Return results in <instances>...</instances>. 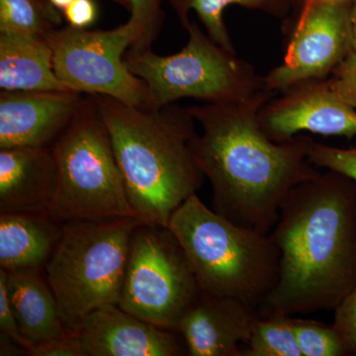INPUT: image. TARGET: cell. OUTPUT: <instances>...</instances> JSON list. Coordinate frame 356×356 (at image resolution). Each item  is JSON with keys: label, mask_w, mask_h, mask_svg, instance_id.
I'll use <instances>...</instances> for the list:
<instances>
[{"label": "cell", "mask_w": 356, "mask_h": 356, "mask_svg": "<svg viewBox=\"0 0 356 356\" xmlns=\"http://www.w3.org/2000/svg\"><path fill=\"white\" fill-rule=\"evenodd\" d=\"M262 130L275 142L310 132L351 140L356 136V109L336 95L327 79L296 84L268 100L259 111Z\"/></svg>", "instance_id": "8fae6325"}, {"label": "cell", "mask_w": 356, "mask_h": 356, "mask_svg": "<svg viewBox=\"0 0 356 356\" xmlns=\"http://www.w3.org/2000/svg\"><path fill=\"white\" fill-rule=\"evenodd\" d=\"M54 6L57 7L60 11H64L74 0H50Z\"/></svg>", "instance_id": "1f68e13d"}, {"label": "cell", "mask_w": 356, "mask_h": 356, "mask_svg": "<svg viewBox=\"0 0 356 356\" xmlns=\"http://www.w3.org/2000/svg\"><path fill=\"white\" fill-rule=\"evenodd\" d=\"M0 331L19 343L26 351L29 350L30 344L20 334L10 300H9L8 290H7V273L1 268H0Z\"/></svg>", "instance_id": "83f0119b"}, {"label": "cell", "mask_w": 356, "mask_h": 356, "mask_svg": "<svg viewBox=\"0 0 356 356\" xmlns=\"http://www.w3.org/2000/svg\"><path fill=\"white\" fill-rule=\"evenodd\" d=\"M257 316V309L241 300L201 289L177 332L187 355L242 356L240 346L247 341Z\"/></svg>", "instance_id": "5bb4252c"}, {"label": "cell", "mask_w": 356, "mask_h": 356, "mask_svg": "<svg viewBox=\"0 0 356 356\" xmlns=\"http://www.w3.org/2000/svg\"><path fill=\"white\" fill-rule=\"evenodd\" d=\"M44 37L53 51L56 74L70 90L146 107V83L131 72L125 60L126 53L137 41L130 21L110 30L62 26Z\"/></svg>", "instance_id": "9c48e42d"}, {"label": "cell", "mask_w": 356, "mask_h": 356, "mask_svg": "<svg viewBox=\"0 0 356 356\" xmlns=\"http://www.w3.org/2000/svg\"><path fill=\"white\" fill-rule=\"evenodd\" d=\"M185 30L188 42L175 55H156L152 49L126 53L129 69L146 83L145 108H161L184 98L204 103L243 102L267 89L264 76L215 43L197 23L191 21Z\"/></svg>", "instance_id": "52a82bcc"}, {"label": "cell", "mask_w": 356, "mask_h": 356, "mask_svg": "<svg viewBox=\"0 0 356 356\" xmlns=\"http://www.w3.org/2000/svg\"><path fill=\"white\" fill-rule=\"evenodd\" d=\"M269 236L280 252V277L257 313L334 310L356 287V182L327 170L296 185Z\"/></svg>", "instance_id": "7a4b0ae2"}, {"label": "cell", "mask_w": 356, "mask_h": 356, "mask_svg": "<svg viewBox=\"0 0 356 356\" xmlns=\"http://www.w3.org/2000/svg\"><path fill=\"white\" fill-rule=\"evenodd\" d=\"M0 88L70 90L56 74L53 51L46 37L7 32H0Z\"/></svg>", "instance_id": "e0dca14e"}, {"label": "cell", "mask_w": 356, "mask_h": 356, "mask_svg": "<svg viewBox=\"0 0 356 356\" xmlns=\"http://www.w3.org/2000/svg\"><path fill=\"white\" fill-rule=\"evenodd\" d=\"M0 343H1V346H0V355H22V353H27L24 348L18 350L17 346H20V344L14 341L11 337L2 334V332L1 337H0Z\"/></svg>", "instance_id": "f546056e"}, {"label": "cell", "mask_w": 356, "mask_h": 356, "mask_svg": "<svg viewBox=\"0 0 356 356\" xmlns=\"http://www.w3.org/2000/svg\"><path fill=\"white\" fill-rule=\"evenodd\" d=\"M7 290L20 334L30 344L29 350L34 344L65 336L70 331L41 270L7 273Z\"/></svg>", "instance_id": "ac0fdd59"}, {"label": "cell", "mask_w": 356, "mask_h": 356, "mask_svg": "<svg viewBox=\"0 0 356 356\" xmlns=\"http://www.w3.org/2000/svg\"><path fill=\"white\" fill-rule=\"evenodd\" d=\"M115 3L119 4V6H123L124 8L130 9V2L129 0H112Z\"/></svg>", "instance_id": "d6a6232c"}, {"label": "cell", "mask_w": 356, "mask_h": 356, "mask_svg": "<svg viewBox=\"0 0 356 356\" xmlns=\"http://www.w3.org/2000/svg\"><path fill=\"white\" fill-rule=\"evenodd\" d=\"M327 81L341 100L356 109V50L337 65Z\"/></svg>", "instance_id": "484cf974"}, {"label": "cell", "mask_w": 356, "mask_h": 356, "mask_svg": "<svg viewBox=\"0 0 356 356\" xmlns=\"http://www.w3.org/2000/svg\"><path fill=\"white\" fill-rule=\"evenodd\" d=\"M308 159L312 165L341 173L356 182V147L341 149L312 140Z\"/></svg>", "instance_id": "cb8c5ba5"}, {"label": "cell", "mask_w": 356, "mask_h": 356, "mask_svg": "<svg viewBox=\"0 0 356 356\" xmlns=\"http://www.w3.org/2000/svg\"><path fill=\"white\" fill-rule=\"evenodd\" d=\"M290 321L302 356L348 355L343 339L334 325L294 318Z\"/></svg>", "instance_id": "7402d4cb"}, {"label": "cell", "mask_w": 356, "mask_h": 356, "mask_svg": "<svg viewBox=\"0 0 356 356\" xmlns=\"http://www.w3.org/2000/svg\"><path fill=\"white\" fill-rule=\"evenodd\" d=\"M140 222L134 217L64 222L44 268L67 329H76L95 309L118 305L131 238Z\"/></svg>", "instance_id": "8992f818"}, {"label": "cell", "mask_w": 356, "mask_h": 356, "mask_svg": "<svg viewBox=\"0 0 356 356\" xmlns=\"http://www.w3.org/2000/svg\"><path fill=\"white\" fill-rule=\"evenodd\" d=\"M63 17L50 0H0V32L46 36L62 27Z\"/></svg>", "instance_id": "ffe728a7"}, {"label": "cell", "mask_w": 356, "mask_h": 356, "mask_svg": "<svg viewBox=\"0 0 356 356\" xmlns=\"http://www.w3.org/2000/svg\"><path fill=\"white\" fill-rule=\"evenodd\" d=\"M242 356H302L290 316L257 313Z\"/></svg>", "instance_id": "44dd1931"}, {"label": "cell", "mask_w": 356, "mask_h": 356, "mask_svg": "<svg viewBox=\"0 0 356 356\" xmlns=\"http://www.w3.org/2000/svg\"><path fill=\"white\" fill-rule=\"evenodd\" d=\"M55 188L51 147L0 149V213L49 214Z\"/></svg>", "instance_id": "9a60e30c"}, {"label": "cell", "mask_w": 356, "mask_h": 356, "mask_svg": "<svg viewBox=\"0 0 356 356\" xmlns=\"http://www.w3.org/2000/svg\"><path fill=\"white\" fill-rule=\"evenodd\" d=\"M108 130L131 207L136 218L168 227L175 210L203 185L192 153L195 119L187 107L130 106L92 95Z\"/></svg>", "instance_id": "3957f363"}, {"label": "cell", "mask_w": 356, "mask_h": 356, "mask_svg": "<svg viewBox=\"0 0 356 356\" xmlns=\"http://www.w3.org/2000/svg\"><path fill=\"white\" fill-rule=\"evenodd\" d=\"M273 96L264 89L243 102L187 107L202 129L191 149L212 185L213 209L266 235L290 191L320 175L308 159L312 138L275 142L262 130L259 111Z\"/></svg>", "instance_id": "6da1fadb"}, {"label": "cell", "mask_w": 356, "mask_h": 356, "mask_svg": "<svg viewBox=\"0 0 356 356\" xmlns=\"http://www.w3.org/2000/svg\"><path fill=\"white\" fill-rule=\"evenodd\" d=\"M86 356H181L184 337L128 313L119 305L95 309L77 325Z\"/></svg>", "instance_id": "7c38bea8"}, {"label": "cell", "mask_w": 356, "mask_h": 356, "mask_svg": "<svg viewBox=\"0 0 356 356\" xmlns=\"http://www.w3.org/2000/svg\"><path fill=\"white\" fill-rule=\"evenodd\" d=\"M168 228L188 257L201 289L259 309L280 277V252L270 236L240 226L193 194Z\"/></svg>", "instance_id": "277c9868"}, {"label": "cell", "mask_w": 356, "mask_h": 356, "mask_svg": "<svg viewBox=\"0 0 356 356\" xmlns=\"http://www.w3.org/2000/svg\"><path fill=\"white\" fill-rule=\"evenodd\" d=\"M84 96L74 90L0 91V149L53 146Z\"/></svg>", "instance_id": "4fadbf2b"}, {"label": "cell", "mask_w": 356, "mask_h": 356, "mask_svg": "<svg viewBox=\"0 0 356 356\" xmlns=\"http://www.w3.org/2000/svg\"><path fill=\"white\" fill-rule=\"evenodd\" d=\"M165 0H129L130 21L137 32V41L131 49L144 51L152 46L161 33L165 21Z\"/></svg>", "instance_id": "603a6c76"}, {"label": "cell", "mask_w": 356, "mask_h": 356, "mask_svg": "<svg viewBox=\"0 0 356 356\" xmlns=\"http://www.w3.org/2000/svg\"><path fill=\"white\" fill-rule=\"evenodd\" d=\"M327 1H339V0H327Z\"/></svg>", "instance_id": "836d02e7"}, {"label": "cell", "mask_w": 356, "mask_h": 356, "mask_svg": "<svg viewBox=\"0 0 356 356\" xmlns=\"http://www.w3.org/2000/svg\"><path fill=\"white\" fill-rule=\"evenodd\" d=\"M56 188L49 215L63 222L134 217L108 130L95 98L86 95L70 125L51 147Z\"/></svg>", "instance_id": "5b68a950"}, {"label": "cell", "mask_w": 356, "mask_h": 356, "mask_svg": "<svg viewBox=\"0 0 356 356\" xmlns=\"http://www.w3.org/2000/svg\"><path fill=\"white\" fill-rule=\"evenodd\" d=\"M31 356H86L81 341L74 330L65 336L34 344L27 351Z\"/></svg>", "instance_id": "4316f807"}, {"label": "cell", "mask_w": 356, "mask_h": 356, "mask_svg": "<svg viewBox=\"0 0 356 356\" xmlns=\"http://www.w3.org/2000/svg\"><path fill=\"white\" fill-rule=\"evenodd\" d=\"M332 325L343 339L348 355H356V287L334 309Z\"/></svg>", "instance_id": "d4e9b609"}, {"label": "cell", "mask_w": 356, "mask_h": 356, "mask_svg": "<svg viewBox=\"0 0 356 356\" xmlns=\"http://www.w3.org/2000/svg\"><path fill=\"white\" fill-rule=\"evenodd\" d=\"M63 13L72 27L88 29L97 20L98 7L95 0H74Z\"/></svg>", "instance_id": "f1b7e54d"}, {"label": "cell", "mask_w": 356, "mask_h": 356, "mask_svg": "<svg viewBox=\"0 0 356 356\" xmlns=\"http://www.w3.org/2000/svg\"><path fill=\"white\" fill-rule=\"evenodd\" d=\"M64 224L49 214L0 213V268L42 270L63 236Z\"/></svg>", "instance_id": "2e32d148"}, {"label": "cell", "mask_w": 356, "mask_h": 356, "mask_svg": "<svg viewBox=\"0 0 356 356\" xmlns=\"http://www.w3.org/2000/svg\"><path fill=\"white\" fill-rule=\"evenodd\" d=\"M351 0H303L289 20L283 62L264 76L268 90L282 92L309 81L327 79L355 50Z\"/></svg>", "instance_id": "30bf717a"}, {"label": "cell", "mask_w": 356, "mask_h": 356, "mask_svg": "<svg viewBox=\"0 0 356 356\" xmlns=\"http://www.w3.org/2000/svg\"><path fill=\"white\" fill-rule=\"evenodd\" d=\"M186 28L191 22L189 13L193 10L202 23L205 31L215 43L231 53H236L224 21L225 9L240 6L250 10L261 11L276 18H286L301 6L303 0H166Z\"/></svg>", "instance_id": "d6986e66"}, {"label": "cell", "mask_w": 356, "mask_h": 356, "mask_svg": "<svg viewBox=\"0 0 356 356\" xmlns=\"http://www.w3.org/2000/svg\"><path fill=\"white\" fill-rule=\"evenodd\" d=\"M350 19L351 28H353V48L356 50V0H351Z\"/></svg>", "instance_id": "4dcf8cb0"}, {"label": "cell", "mask_w": 356, "mask_h": 356, "mask_svg": "<svg viewBox=\"0 0 356 356\" xmlns=\"http://www.w3.org/2000/svg\"><path fill=\"white\" fill-rule=\"evenodd\" d=\"M200 291L195 271L172 232L140 222L131 238L118 305L151 324L177 331Z\"/></svg>", "instance_id": "ba28073f"}]
</instances>
